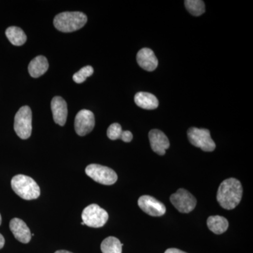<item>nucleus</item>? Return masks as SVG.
I'll list each match as a JSON object with an SVG mask.
<instances>
[{
	"mask_svg": "<svg viewBox=\"0 0 253 253\" xmlns=\"http://www.w3.org/2000/svg\"><path fill=\"white\" fill-rule=\"evenodd\" d=\"M207 224L210 230L217 235L225 232L229 227V221L227 219L219 215L208 217Z\"/></svg>",
	"mask_w": 253,
	"mask_h": 253,
	"instance_id": "f3484780",
	"label": "nucleus"
},
{
	"mask_svg": "<svg viewBox=\"0 0 253 253\" xmlns=\"http://www.w3.org/2000/svg\"><path fill=\"white\" fill-rule=\"evenodd\" d=\"M5 244V240L4 236L1 235V234H0V249H2L3 247H4Z\"/></svg>",
	"mask_w": 253,
	"mask_h": 253,
	"instance_id": "393cba45",
	"label": "nucleus"
},
{
	"mask_svg": "<svg viewBox=\"0 0 253 253\" xmlns=\"http://www.w3.org/2000/svg\"><path fill=\"white\" fill-rule=\"evenodd\" d=\"M123 244L114 236H109L102 241L101 250L102 253H122Z\"/></svg>",
	"mask_w": 253,
	"mask_h": 253,
	"instance_id": "6ab92c4d",
	"label": "nucleus"
},
{
	"mask_svg": "<svg viewBox=\"0 0 253 253\" xmlns=\"http://www.w3.org/2000/svg\"><path fill=\"white\" fill-rule=\"evenodd\" d=\"M10 230L16 240L23 244H28L31 241L32 234L27 224L19 218H14L9 223Z\"/></svg>",
	"mask_w": 253,
	"mask_h": 253,
	"instance_id": "ddd939ff",
	"label": "nucleus"
},
{
	"mask_svg": "<svg viewBox=\"0 0 253 253\" xmlns=\"http://www.w3.org/2000/svg\"><path fill=\"white\" fill-rule=\"evenodd\" d=\"M14 127L21 139H27L31 136L32 111L29 106H24L18 110L15 116Z\"/></svg>",
	"mask_w": 253,
	"mask_h": 253,
	"instance_id": "0eeeda50",
	"label": "nucleus"
},
{
	"mask_svg": "<svg viewBox=\"0 0 253 253\" xmlns=\"http://www.w3.org/2000/svg\"><path fill=\"white\" fill-rule=\"evenodd\" d=\"M6 36L10 42L14 46H21L27 41V36L21 28L11 26L6 30Z\"/></svg>",
	"mask_w": 253,
	"mask_h": 253,
	"instance_id": "a211bd4d",
	"label": "nucleus"
},
{
	"mask_svg": "<svg viewBox=\"0 0 253 253\" xmlns=\"http://www.w3.org/2000/svg\"><path fill=\"white\" fill-rule=\"evenodd\" d=\"M87 22L85 14L79 11L63 12L56 15L54 19L55 28L63 33H72L84 27Z\"/></svg>",
	"mask_w": 253,
	"mask_h": 253,
	"instance_id": "7ed1b4c3",
	"label": "nucleus"
},
{
	"mask_svg": "<svg viewBox=\"0 0 253 253\" xmlns=\"http://www.w3.org/2000/svg\"><path fill=\"white\" fill-rule=\"evenodd\" d=\"M81 224H82V225H84V223L83 222H83L81 223Z\"/></svg>",
	"mask_w": 253,
	"mask_h": 253,
	"instance_id": "cd10ccee",
	"label": "nucleus"
},
{
	"mask_svg": "<svg viewBox=\"0 0 253 253\" xmlns=\"http://www.w3.org/2000/svg\"><path fill=\"white\" fill-rule=\"evenodd\" d=\"M134 102L136 106L145 110H154L157 109L159 102L155 95L149 92L136 93L134 96Z\"/></svg>",
	"mask_w": 253,
	"mask_h": 253,
	"instance_id": "2eb2a0df",
	"label": "nucleus"
},
{
	"mask_svg": "<svg viewBox=\"0 0 253 253\" xmlns=\"http://www.w3.org/2000/svg\"><path fill=\"white\" fill-rule=\"evenodd\" d=\"M170 202L181 213L192 212L197 204L196 198L184 189H179L171 195Z\"/></svg>",
	"mask_w": 253,
	"mask_h": 253,
	"instance_id": "6e6552de",
	"label": "nucleus"
},
{
	"mask_svg": "<svg viewBox=\"0 0 253 253\" xmlns=\"http://www.w3.org/2000/svg\"><path fill=\"white\" fill-rule=\"evenodd\" d=\"M243 186L239 180L229 178L221 183L217 194V201L221 208L233 210L241 202Z\"/></svg>",
	"mask_w": 253,
	"mask_h": 253,
	"instance_id": "f257e3e1",
	"label": "nucleus"
},
{
	"mask_svg": "<svg viewBox=\"0 0 253 253\" xmlns=\"http://www.w3.org/2000/svg\"><path fill=\"white\" fill-rule=\"evenodd\" d=\"M149 138L153 151L159 156L165 155L166 150L169 147V141L167 136L159 129H152L149 131Z\"/></svg>",
	"mask_w": 253,
	"mask_h": 253,
	"instance_id": "9b49d317",
	"label": "nucleus"
},
{
	"mask_svg": "<svg viewBox=\"0 0 253 253\" xmlns=\"http://www.w3.org/2000/svg\"><path fill=\"white\" fill-rule=\"evenodd\" d=\"M184 4L187 11L193 16H201L206 11L204 1L202 0H186Z\"/></svg>",
	"mask_w": 253,
	"mask_h": 253,
	"instance_id": "aec40b11",
	"label": "nucleus"
},
{
	"mask_svg": "<svg viewBox=\"0 0 253 253\" xmlns=\"http://www.w3.org/2000/svg\"><path fill=\"white\" fill-rule=\"evenodd\" d=\"M75 130L79 136H85L94 129V113L89 110L83 109L78 113L75 118Z\"/></svg>",
	"mask_w": 253,
	"mask_h": 253,
	"instance_id": "1a4fd4ad",
	"label": "nucleus"
},
{
	"mask_svg": "<svg viewBox=\"0 0 253 253\" xmlns=\"http://www.w3.org/2000/svg\"><path fill=\"white\" fill-rule=\"evenodd\" d=\"M123 130L122 126L118 123H113L108 128L107 136L111 140H117L122 137Z\"/></svg>",
	"mask_w": 253,
	"mask_h": 253,
	"instance_id": "4be33fe9",
	"label": "nucleus"
},
{
	"mask_svg": "<svg viewBox=\"0 0 253 253\" xmlns=\"http://www.w3.org/2000/svg\"><path fill=\"white\" fill-rule=\"evenodd\" d=\"M86 175L103 185H113L118 180V175L113 169L99 164L89 165L85 169Z\"/></svg>",
	"mask_w": 253,
	"mask_h": 253,
	"instance_id": "39448f33",
	"label": "nucleus"
},
{
	"mask_svg": "<svg viewBox=\"0 0 253 253\" xmlns=\"http://www.w3.org/2000/svg\"><path fill=\"white\" fill-rule=\"evenodd\" d=\"M82 219L84 225L92 228H100L107 222L109 214L97 204H91L83 210Z\"/></svg>",
	"mask_w": 253,
	"mask_h": 253,
	"instance_id": "20e7f679",
	"label": "nucleus"
},
{
	"mask_svg": "<svg viewBox=\"0 0 253 253\" xmlns=\"http://www.w3.org/2000/svg\"><path fill=\"white\" fill-rule=\"evenodd\" d=\"M51 108L54 122L60 126H65L68 117L66 101L61 96H55L51 100Z\"/></svg>",
	"mask_w": 253,
	"mask_h": 253,
	"instance_id": "f8f14e48",
	"label": "nucleus"
},
{
	"mask_svg": "<svg viewBox=\"0 0 253 253\" xmlns=\"http://www.w3.org/2000/svg\"><path fill=\"white\" fill-rule=\"evenodd\" d=\"M133 139L132 133L131 131L126 130L123 131L122 137H121V140L124 141V142H130Z\"/></svg>",
	"mask_w": 253,
	"mask_h": 253,
	"instance_id": "5701e85b",
	"label": "nucleus"
},
{
	"mask_svg": "<svg viewBox=\"0 0 253 253\" xmlns=\"http://www.w3.org/2000/svg\"><path fill=\"white\" fill-rule=\"evenodd\" d=\"M138 206L145 213L152 217H161L166 212L165 205L152 196H141L138 200Z\"/></svg>",
	"mask_w": 253,
	"mask_h": 253,
	"instance_id": "9d476101",
	"label": "nucleus"
},
{
	"mask_svg": "<svg viewBox=\"0 0 253 253\" xmlns=\"http://www.w3.org/2000/svg\"><path fill=\"white\" fill-rule=\"evenodd\" d=\"M136 61L146 71H154L158 67V61L154 51L149 48H143L136 55Z\"/></svg>",
	"mask_w": 253,
	"mask_h": 253,
	"instance_id": "4468645a",
	"label": "nucleus"
},
{
	"mask_svg": "<svg viewBox=\"0 0 253 253\" xmlns=\"http://www.w3.org/2000/svg\"><path fill=\"white\" fill-rule=\"evenodd\" d=\"M49 68V63L44 56H38L33 59L28 66V72L31 77L38 78L43 76Z\"/></svg>",
	"mask_w": 253,
	"mask_h": 253,
	"instance_id": "dca6fc26",
	"label": "nucleus"
},
{
	"mask_svg": "<svg viewBox=\"0 0 253 253\" xmlns=\"http://www.w3.org/2000/svg\"><path fill=\"white\" fill-rule=\"evenodd\" d=\"M11 185L15 193L21 199L31 201L41 195V188L31 176L18 174L12 178Z\"/></svg>",
	"mask_w": 253,
	"mask_h": 253,
	"instance_id": "f03ea898",
	"label": "nucleus"
},
{
	"mask_svg": "<svg viewBox=\"0 0 253 253\" xmlns=\"http://www.w3.org/2000/svg\"><path fill=\"white\" fill-rule=\"evenodd\" d=\"M94 73V68L90 66H85L80 70L78 72L75 73L73 76V81L78 84L84 83L86 78L90 77Z\"/></svg>",
	"mask_w": 253,
	"mask_h": 253,
	"instance_id": "412c9836",
	"label": "nucleus"
},
{
	"mask_svg": "<svg viewBox=\"0 0 253 253\" xmlns=\"http://www.w3.org/2000/svg\"><path fill=\"white\" fill-rule=\"evenodd\" d=\"M165 253H187L184 252V251H180V250L176 249H169L165 252Z\"/></svg>",
	"mask_w": 253,
	"mask_h": 253,
	"instance_id": "b1692460",
	"label": "nucleus"
},
{
	"mask_svg": "<svg viewBox=\"0 0 253 253\" xmlns=\"http://www.w3.org/2000/svg\"><path fill=\"white\" fill-rule=\"evenodd\" d=\"M1 214H0V225H1Z\"/></svg>",
	"mask_w": 253,
	"mask_h": 253,
	"instance_id": "bb28decb",
	"label": "nucleus"
},
{
	"mask_svg": "<svg viewBox=\"0 0 253 253\" xmlns=\"http://www.w3.org/2000/svg\"><path fill=\"white\" fill-rule=\"evenodd\" d=\"M54 253H73L69 252V251H63V250H61V251H56V252H55Z\"/></svg>",
	"mask_w": 253,
	"mask_h": 253,
	"instance_id": "a878e982",
	"label": "nucleus"
},
{
	"mask_svg": "<svg viewBox=\"0 0 253 253\" xmlns=\"http://www.w3.org/2000/svg\"><path fill=\"white\" fill-rule=\"evenodd\" d=\"M191 144L206 152H212L216 148L215 143L211 138V132L207 129L191 127L187 131Z\"/></svg>",
	"mask_w": 253,
	"mask_h": 253,
	"instance_id": "423d86ee",
	"label": "nucleus"
}]
</instances>
